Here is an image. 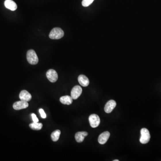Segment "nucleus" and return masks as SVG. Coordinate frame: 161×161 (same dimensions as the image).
I'll list each match as a JSON object with an SVG mask.
<instances>
[{"instance_id":"obj_1","label":"nucleus","mask_w":161,"mask_h":161,"mask_svg":"<svg viewBox=\"0 0 161 161\" xmlns=\"http://www.w3.org/2000/svg\"><path fill=\"white\" fill-rule=\"evenodd\" d=\"M64 35V32L61 28L55 27L51 30L49 34V37L52 39H59L62 38Z\"/></svg>"},{"instance_id":"obj_2","label":"nucleus","mask_w":161,"mask_h":161,"mask_svg":"<svg viewBox=\"0 0 161 161\" xmlns=\"http://www.w3.org/2000/svg\"><path fill=\"white\" fill-rule=\"evenodd\" d=\"M26 58L28 62L32 65L36 64L38 63L39 59L37 55L33 50H30L27 51Z\"/></svg>"},{"instance_id":"obj_3","label":"nucleus","mask_w":161,"mask_h":161,"mask_svg":"<svg viewBox=\"0 0 161 161\" xmlns=\"http://www.w3.org/2000/svg\"><path fill=\"white\" fill-rule=\"evenodd\" d=\"M141 136L140 141L141 144H145L148 143L150 139V133L149 130L145 128H143L141 130Z\"/></svg>"},{"instance_id":"obj_4","label":"nucleus","mask_w":161,"mask_h":161,"mask_svg":"<svg viewBox=\"0 0 161 161\" xmlns=\"http://www.w3.org/2000/svg\"><path fill=\"white\" fill-rule=\"evenodd\" d=\"M89 120L92 128L98 127L100 123L99 117L96 114H92L89 117Z\"/></svg>"},{"instance_id":"obj_5","label":"nucleus","mask_w":161,"mask_h":161,"mask_svg":"<svg viewBox=\"0 0 161 161\" xmlns=\"http://www.w3.org/2000/svg\"><path fill=\"white\" fill-rule=\"evenodd\" d=\"M46 76L48 80L51 83H55L58 79V74L55 70L50 69L46 73Z\"/></svg>"},{"instance_id":"obj_6","label":"nucleus","mask_w":161,"mask_h":161,"mask_svg":"<svg viewBox=\"0 0 161 161\" xmlns=\"http://www.w3.org/2000/svg\"><path fill=\"white\" fill-rule=\"evenodd\" d=\"M83 92L82 87L79 86H76L72 88L71 91V96L73 99H76L79 97Z\"/></svg>"},{"instance_id":"obj_7","label":"nucleus","mask_w":161,"mask_h":161,"mask_svg":"<svg viewBox=\"0 0 161 161\" xmlns=\"http://www.w3.org/2000/svg\"><path fill=\"white\" fill-rule=\"evenodd\" d=\"M29 106V104L27 102L24 101L20 100L15 102L14 103V109L15 110H20L26 108Z\"/></svg>"},{"instance_id":"obj_8","label":"nucleus","mask_w":161,"mask_h":161,"mask_svg":"<svg viewBox=\"0 0 161 161\" xmlns=\"http://www.w3.org/2000/svg\"><path fill=\"white\" fill-rule=\"evenodd\" d=\"M116 106V103L115 101L111 100L107 102L104 107V111L107 113H110Z\"/></svg>"},{"instance_id":"obj_9","label":"nucleus","mask_w":161,"mask_h":161,"mask_svg":"<svg viewBox=\"0 0 161 161\" xmlns=\"http://www.w3.org/2000/svg\"><path fill=\"white\" fill-rule=\"evenodd\" d=\"M110 133L108 131L103 132L99 136L98 138V141L99 144L103 145L107 142L110 137Z\"/></svg>"},{"instance_id":"obj_10","label":"nucleus","mask_w":161,"mask_h":161,"mask_svg":"<svg viewBox=\"0 0 161 161\" xmlns=\"http://www.w3.org/2000/svg\"><path fill=\"white\" fill-rule=\"evenodd\" d=\"M19 98L21 100L24 101L26 102H29L32 99V96L30 93L26 90L21 91L19 94Z\"/></svg>"},{"instance_id":"obj_11","label":"nucleus","mask_w":161,"mask_h":161,"mask_svg":"<svg viewBox=\"0 0 161 161\" xmlns=\"http://www.w3.org/2000/svg\"><path fill=\"white\" fill-rule=\"evenodd\" d=\"M4 5L6 8L12 11H14L17 8V4L12 0H5Z\"/></svg>"},{"instance_id":"obj_12","label":"nucleus","mask_w":161,"mask_h":161,"mask_svg":"<svg viewBox=\"0 0 161 161\" xmlns=\"http://www.w3.org/2000/svg\"><path fill=\"white\" fill-rule=\"evenodd\" d=\"M78 80L79 83L81 86L83 87H87L90 83V81L89 79L86 76L84 75H80L78 77Z\"/></svg>"},{"instance_id":"obj_13","label":"nucleus","mask_w":161,"mask_h":161,"mask_svg":"<svg viewBox=\"0 0 161 161\" xmlns=\"http://www.w3.org/2000/svg\"><path fill=\"white\" fill-rule=\"evenodd\" d=\"M88 135V133L86 132H79L76 133L75 136V138L77 142L81 143L83 141L85 137Z\"/></svg>"},{"instance_id":"obj_14","label":"nucleus","mask_w":161,"mask_h":161,"mask_svg":"<svg viewBox=\"0 0 161 161\" xmlns=\"http://www.w3.org/2000/svg\"><path fill=\"white\" fill-rule=\"evenodd\" d=\"M72 99H73L72 98L71 96L66 95L60 97V101L63 104L69 105L71 104L72 103Z\"/></svg>"},{"instance_id":"obj_15","label":"nucleus","mask_w":161,"mask_h":161,"mask_svg":"<svg viewBox=\"0 0 161 161\" xmlns=\"http://www.w3.org/2000/svg\"><path fill=\"white\" fill-rule=\"evenodd\" d=\"M43 126V125L42 123H39L38 122L37 123L33 122V123L30 124L29 125V127H30V129L34 130H41Z\"/></svg>"},{"instance_id":"obj_16","label":"nucleus","mask_w":161,"mask_h":161,"mask_svg":"<svg viewBox=\"0 0 161 161\" xmlns=\"http://www.w3.org/2000/svg\"><path fill=\"white\" fill-rule=\"evenodd\" d=\"M61 132L60 130H56L52 132L51 134V140L53 141H57L59 139Z\"/></svg>"},{"instance_id":"obj_17","label":"nucleus","mask_w":161,"mask_h":161,"mask_svg":"<svg viewBox=\"0 0 161 161\" xmlns=\"http://www.w3.org/2000/svg\"><path fill=\"white\" fill-rule=\"evenodd\" d=\"M94 1V0H83L82 1V5L84 7H87L91 5Z\"/></svg>"},{"instance_id":"obj_18","label":"nucleus","mask_w":161,"mask_h":161,"mask_svg":"<svg viewBox=\"0 0 161 161\" xmlns=\"http://www.w3.org/2000/svg\"><path fill=\"white\" fill-rule=\"evenodd\" d=\"M39 112L42 118H43V119L46 118V115L43 109H40L39 110Z\"/></svg>"},{"instance_id":"obj_19","label":"nucleus","mask_w":161,"mask_h":161,"mask_svg":"<svg viewBox=\"0 0 161 161\" xmlns=\"http://www.w3.org/2000/svg\"><path fill=\"white\" fill-rule=\"evenodd\" d=\"M31 116H32V120H33L34 122L37 123V122H39L38 119L37 117L35 114H33V113L31 114Z\"/></svg>"},{"instance_id":"obj_20","label":"nucleus","mask_w":161,"mask_h":161,"mask_svg":"<svg viewBox=\"0 0 161 161\" xmlns=\"http://www.w3.org/2000/svg\"><path fill=\"white\" fill-rule=\"evenodd\" d=\"M113 161H119V160L118 159H116V160H113Z\"/></svg>"}]
</instances>
